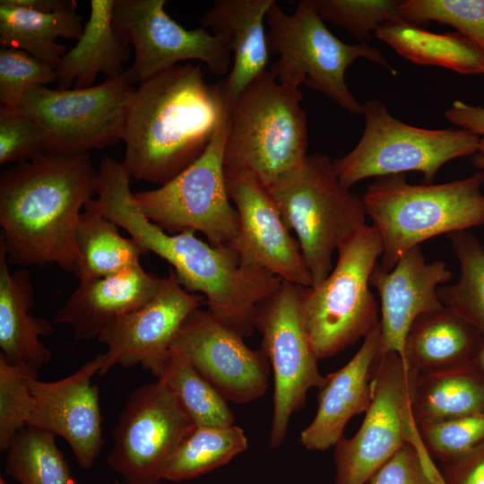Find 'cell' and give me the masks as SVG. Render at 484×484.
Returning a JSON list of instances; mask_svg holds the SVG:
<instances>
[{"mask_svg":"<svg viewBox=\"0 0 484 484\" xmlns=\"http://www.w3.org/2000/svg\"><path fill=\"white\" fill-rule=\"evenodd\" d=\"M171 348L183 352L227 402L246 404L268 388L271 366L264 350L249 348L238 332L208 309L187 316Z\"/></svg>","mask_w":484,"mask_h":484,"instance_id":"2e32d148","label":"cell"},{"mask_svg":"<svg viewBox=\"0 0 484 484\" xmlns=\"http://www.w3.org/2000/svg\"><path fill=\"white\" fill-rule=\"evenodd\" d=\"M226 185L239 218L238 233L230 246L242 264L283 281L311 287L312 278L298 243L268 188L249 173L227 170Z\"/></svg>","mask_w":484,"mask_h":484,"instance_id":"e0dca14e","label":"cell"},{"mask_svg":"<svg viewBox=\"0 0 484 484\" xmlns=\"http://www.w3.org/2000/svg\"><path fill=\"white\" fill-rule=\"evenodd\" d=\"M248 446L242 428L194 425L169 460L162 480L182 481L228 464Z\"/></svg>","mask_w":484,"mask_h":484,"instance_id":"4dcf8cb0","label":"cell"},{"mask_svg":"<svg viewBox=\"0 0 484 484\" xmlns=\"http://www.w3.org/2000/svg\"><path fill=\"white\" fill-rule=\"evenodd\" d=\"M444 117L451 124L478 135L480 142L477 153L484 155V107L457 99L444 112Z\"/></svg>","mask_w":484,"mask_h":484,"instance_id":"7bdbcfd3","label":"cell"},{"mask_svg":"<svg viewBox=\"0 0 484 484\" xmlns=\"http://www.w3.org/2000/svg\"><path fill=\"white\" fill-rule=\"evenodd\" d=\"M0 246V349L7 362L39 371L51 359V351L39 340L52 336L51 323L30 314L34 289L30 272L11 271Z\"/></svg>","mask_w":484,"mask_h":484,"instance_id":"cb8c5ba5","label":"cell"},{"mask_svg":"<svg viewBox=\"0 0 484 484\" xmlns=\"http://www.w3.org/2000/svg\"><path fill=\"white\" fill-rule=\"evenodd\" d=\"M484 171L441 184L413 185L405 174L376 177L361 199L379 233V265L393 268L409 249L443 234L484 225Z\"/></svg>","mask_w":484,"mask_h":484,"instance_id":"3957f363","label":"cell"},{"mask_svg":"<svg viewBox=\"0 0 484 484\" xmlns=\"http://www.w3.org/2000/svg\"><path fill=\"white\" fill-rule=\"evenodd\" d=\"M203 302V296L186 290L169 270L155 297L99 336L107 346L99 375L116 365H140L157 376L183 323Z\"/></svg>","mask_w":484,"mask_h":484,"instance_id":"ac0fdd59","label":"cell"},{"mask_svg":"<svg viewBox=\"0 0 484 484\" xmlns=\"http://www.w3.org/2000/svg\"><path fill=\"white\" fill-rule=\"evenodd\" d=\"M452 276L444 261L427 262L419 246L406 251L390 271L375 266L370 286L381 304L379 353L393 351L402 358L411 324L419 315L444 307L437 290Z\"/></svg>","mask_w":484,"mask_h":484,"instance_id":"ffe728a7","label":"cell"},{"mask_svg":"<svg viewBox=\"0 0 484 484\" xmlns=\"http://www.w3.org/2000/svg\"><path fill=\"white\" fill-rule=\"evenodd\" d=\"M229 108L223 80L209 86L200 64L142 82L126 108L122 163L136 179L166 184L203 153Z\"/></svg>","mask_w":484,"mask_h":484,"instance_id":"7a4b0ae2","label":"cell"},{"mask_svg":"<svg viewBox=\"0 0 484 484\" xmlns=\"http://www.w3.org/2000/svg\"><path fill=\"white\" fill-rule=\"evenodd\" d=\"M383 253L373 225L365 224L337 248V263L315 287L303 288L301 315L318 360L365 338L380 322L370 276Z\"/></svg>","mask_w":484,"mask_h":484,"instance_id":"5b68a950","label":"cell"},{"mask_svg":"<svg viewBox=\"0 0 484 484\" xmlns=\"http://www.w3.org/2000/svg\"><path fill=\"white\" fill-rule=\"evenodd\" d=\"M365 128L357 145L333 161L341 182L350 188L369 177L417 171L431 184L448 161L478 152L480 137L465 128L427 129L405 124L378 99L363 103Z\"/></svg>","mask_w":484,"mask_h":484,"instance_id":"ba28073f","label":"cell"},{"mask_svg":"<svg viewBox=\"0 0 484 484\" xmlns=\"http://www.w3.org/2000/svg\"><path fill=\"white\" fill-rule=\"evenodd\" d=\"M418 428L433 461L446 462L484 442V411L419 426Z\"/></svg>","mask_w":484,"mask_h":484,"instance_id":"74e56055","label":"cell"},{"mask_svg":"<svg viewBox=\"0 0 484 484\" xmlns=\"http://www.w3.org/2000/svg\"><path fill=\"white\" fill-rule=\"evenodd\" d=\"M399 15L416 25L437 22L452 26L484 54V0H405Z\"/></svg>","mask_w":484,"mask_h":484,"instance_id":"e575fe53","label":"cell"},{"mask_svg":"<svg viewBox=\"0 0 484 484\" xmlns=\"http://www.w3.org/2000/svg\"><path fill=\"white\" fill-rule=\"evenodd\" d=\"M83 29L75 10L47 13L0 1L1 47L23 50L55 68L68 51L56 39L78 40Z\"/></svg>","mask_w":484,"mask_h":484,"instance_id":"f1b7e54d","label":"cell"},{"mask_svg":"<svg viewBox=\"0 0 484 484\" xmlns=\"http://www.w3.org/2000/svg\"><path fill=\"white\" fill-rule=\"evenodd\" d=\"M417 426L484 411V376L472 362L418 374L411 397Z\"/></svg>","mask_w":484,"mask_h":484,"instance_id":"4316f807","label":"cell"},{"mask_svg":"<svg viewBox=\"0 0 484 484\" xmlns=\"http://www.w3.org/2000/svg\"><path fill=\"white\" fill-rule=\"evenodd\" d=\"M303 288L282 281L257 306L255 314V328L262 335L261 349L273 374L272 448L284 442L290 420L305 406L308 391L324 381L302 320Z\"/></svg>","mask_w":484,"mask_h":484,"instance_id":"8fae6325","label":"cell"},{"mask_svg":"<svg viewBox=\"0 0 484 484\" xmlns=\"http://www.w3.org/2000/svg\"><path fill=\"white\" fill-rule=\"evenodd\" d=\"M8 4L40 13L76 10L74 0H5Z\"/></svg>","mask_w":484,"mask_h":484,"instance_id":"ee69618b","label":"cell"},{"mask_svg":"<svg viewBox=\"0 0 484 484\" xmlns=\"http://www.w3.org/2000/svg\"><path fill=\"white\" fill-rule=\"evenodd\" d=\"M418 374L397 352L378 353L362 424L352 437L334 445V484H366L402 446L421 441L411 411Z\"/></svg>","mask_w":484,"mask_h":484,"instance_id":"30bf717a","label":"cell"},{"mask_svg":"<svg viewBox=\"0 0 484 484\" xmlns=\"http://www.w3.org/2000/svg\"><path fill=\"white\" fill-rule=\"evenodd\" d=\"M97 171L87 153L45 152L0 176V246L10 265L56 264L75 274V231Z\"/></svg>","mask_w":484,"mask_h":484,"instance_id":"6da1fadb","label":"cell"},{"mask_svg":"<svg viewBox=\"0 0 484 484\" xmlns=\"http://www.w3.org/2000/svg\"><path fill=\"white\" fill-rule=\"evenodd\" d=\"M318 15L324 21L343 28L369 45L371 33L384 23L402 20L398 0H313Z\"/></svg>","mask_w":484,"mask_h":484,"instance_id":"d590c367","label":"cell"},{"mask_svg":"<svg viewBox=\"0 0 484 484\" xmlns=\"http://www.w3.org/2000/svg\"><path fill=\"white\" fill-rule=\"evenodd\" d=\"M230 108L203 153L158 188L133 193L143 214L169 234L203 233L213 246H231L239 218L229 197L224 150Z\"/></svg>","mask_w":484,"mask_h":484,"instance_id":"9c48e42d","label":"cell"},{"mask_svg":"<svg viewBox=\"0 0 484 484\" xmlns=\"http://www.w3.org/2000/svg\"><path fill=\"white\" fill-rule=\"evenodd\" d=\"M302 98L268 69L249 82L230 106L225 170L249 173L269 188L298 169L307 155Z\"/></svg>","mask_w":484,"mask_h":484,"instance_id":"277c9868","label":"cell"},{"mask_svg":"<svg viewBox=\"0 0 484 484\" xmlns=\"http://www.w3.org/2000/svg\"><path fill=\"white\" fill-rule=\"evenodd\" d=\"M0 484H8L2 476L0 477Z\"/></svg>","mask_w":484,"mask_h":484,"instance_id":"7dc6e473","label":"cell"},{"mask_svg":"<svg viewBox=\"0 0 484 484\" xmlns=\"http://www.w3.org/2000/svg\"><path fill=\"white\" fill-rule=\"evenodd\" d=\"M460 276L437 290L442 305L471 324L484 338V244L468 231L448 235Z\"/></svg>","mask_w":484,"mask_h":484,"instance_id":"836d02e7","label":"cell"},{"mask_svg":"<svg viewBox=\"0 0 484 484\" xmlns=\"http://www.w3.org/2000/svg\"><path fill=\"white\" fill-rule=\"evenodd\" d=\"M45 129L18 107L0 108V164L21 163L48 151Z\"/></svg>","mask_w":484,"mask_h":484,"instance_id":"ab89813d","label":"cell"},{"mask_svg":"<svg viewBox=\"0 0 484 484\" xmlns=\"http://www.w3.org/2000/svg\"><path fill=\"white\" fill-rule=\"evenodd\" d=\"M274 0H217L201 19L202 28L220 37L234 53L232 69L223 80L229 105L269 63L266 14Z\"/></svg>","mask_w":484,"mask_h":484,"instance_id":"603a6c76","label":"cell"},{"mask_svg":"<svg viewBox=\"0 0 484 484\" xmlns=\"http://www.w3.org/2000/svg\"><path fill=\"white\" fill-rule=\"evenodd\" d=\"M471 362L484 376V338L480 337L473 352Z\"/></svg>","mask_w":484,"mask_h":484,"instance_id":"f6af8a7d","label":"cell"},{"mask_svg":"<svg viewBox=\"0 0 484 484\" xmlns=\"http://www.w3.org/2000/svg\"><path fill=\"white\" fill-rule=\"evenodd\" d=\"M115 0H91L90 15L75 46L62 57L57 72L58 89L93 86L99 73L117 76L130 55V45L117 34L112 22Z\"/></svg>","mask_w":484,"mask_h":484,"instance_id":"d4e9b609","label":"cell"},{"mask_svg":"<svg viewBox=\"0 0 484 484\" xmlns=\"http://www.w3.org/2000/svg\"><path fill=\"white\" fill-rule=\"evenodd\" d=\"M265 22L269 52L278 56L269 70L277 80L290 88L305 84L323 92L351 114L363 113V104L345 82L346 70L354 61L366 58L396 74L377 48L361 43L347 44L335 37L318 15L313 0L298 1L291 14L275 2Z\"/></svg>","mask_w":484,"mask_h":484,"instance_id":"8992f818","label":"cell"},{"mask_svg":"<svg viewBox=\"0 0 484 484\" xmlns=\"http://www.w3.org/2000/svg\"><path fill=\"white\" fill-rule=\"evenodd\" d=\"M380 323V322H379ZM380 324L367 335L359 350L340 369L324 376L318 388L317 410L300 433V444L310 451H324L343 438L346 425L366 412L372 399V373L380 350Z\"/></svg>","mask_w":484,"mask_h":484,"instance_id":"7402d4cb","label":"cell"},{"mask_svg":"<svg viewBox=\"0 0 484 484\" xmlns=\"http://www.w3.org/2000/svg\"><path fill=\"white\" fill-rule=\"evenodd\" d=\"M37 370L13 365L0 355V452L5 453L28 422L32 408L30 379Z\"/></svg>","mask_w":484,"mask_h":484,"instance_id":"8d00e7d4","label":"cell"},{"mask_svg":"<svg viewBox=\"0 0 484 484\" xmlns=\"http://www.w3.org/2000/svg\"><path fill=\"white\" fill-rule=\"evenodd\" d=\"M471 164L479 169H484V155L480 153H475L471 156Z\"/></svg>","mask_w":484,"mask_h":484,"instance_id":"bcb514c9","label":"cell"},{"mask_svg":"<svg viewBox=\"0 0 484 484\" xmlns=\"http://www.w3.org/2000/svg\"><path fill=\"white\" fill-rule=\"evenodd\" d=\"M437 468L443 484H484V442Z\"/></svg>","mask_w":484,"mask_h":484,"instance_id":"b9f144b4","label":"cell"},{"mask_svg":"<svg viewBox=\"0 0 484 484\" xmlns=\"http://www.w3.org/2000/svg\"><path fill=\"white\" fill-rule=\"evenodd\" d=\"M165 0H115L112 22L119 38L132 45L134 61L125 70L131 83L144 82L182 61L198 60L219 75L230 66L223 39L203 28L186 30L165 12Z\"/></svg>","mask_w":484,"mask_h":484,"instance_id":"5bb4252c","label":"cell"},{"mask_svg":"<svg viewBox=\"0 0 484 484\" xmlns=\"http://www.w3.org/2000/svg\"><path fill=\"white\" fill-rule=\"evenodd\" d=\"M480 337L471 324L443 307L413 322L402 359L419 374L459 367L471 362Z\"/></svg>","mask_w":484,"mask_h":484,"instance_id":"484cf974","label":"cell"},{"mask_svg":"<svg viewBox=\"0 0 484 484\" xmlns=\"http://www.w3.org/2000/svg\"><path fill=\"white\" fill-rule=\"evenodd\" d=\"M118 228L101 212L96 199L84 205L75 231L81 266L74 276L79 281L113 275L140 264L146 253L133 238L123 237Z\"/></svg>","mask_w":484,"mask_h":484,"instance_id":"f546056e","label":"cell"},{"mask_svg":"<svg viewBox=\"0 0 484 484\" xmlns=\"http://www.w3.org/2000/svg\"><path fill=\"white\" fill-rule=\"evenodd\" d=\"M375 36L405 59L462 74L484 75V54L459 32L436 33L402 20L381 25Z\"/></svg>","mask_w":484,"mask_h":484,"instance_id":"83f0119b","label":"cell"},{"mask_svg":"<svg viewBox=\"0 0 484 484\" xmlns=\"http://www.w3.org/2000/svg\"><path fill=\"white\" fill-rule=\"evenodd\" d=\"M156 377L171 390L195 425H234L235 415L228 402L180 350L170 349Z\"/></svg>","mask_w":484,"mask_h":484,"instance_id":"1f68e13d","label":"cell"},{"mask_svg":"<svg viewBox=\"0 0 484 484\" xmlns=\"http://www.w3.org/2000/svg\"><path fill=\"white\" fill-rule=\"evenodd\" d=\"M194 425L164 382L143 385L131 393L117 417L108 464L128 484H159Z\"/></svg>","mask_w":484,"mask_h":484,"instance_id":"4fadbf2b","label":"cell"},{"mask_svg":"<svg viewBox=\"0 0 484 484\" xmlns=\"http://www.w3.org/2000/svg\"><path fill=\"white\" fill-rule=\"evenodd\" d=\"M366 484H443V481L421 440L402 446Z\"/></svg>","mask_w":484,"mask_h":484,"instance_id":"60d3db41","label":"cell"},{"mask_svg":"<svg viewBox=\"0 0 484 484\" xmlns=\"http://www.w3.org/2000/svg\"><path fill=\"white\" fill-rule=\"evenodd\" d=\"M56 436L32 427L21 429L5 452L6 474L19 484H75Z\"/></svg>","mask_w":484,"mask_h":484,"instance_id":"d6a6232c","label":"cell"},{"mask_svg":"<svg viewBox=\"0 0 484 484\" xmlns=\"http://www.w3.org/2000/svg\"><path fill=\"white\" fill-rule=\"evenodd\" d=\"M125 71L84 89L30 90L18 108L47 132V152L85 154L122 140L126 108L134 91Z\"/></svg>","mask_w":484,"mask_h":484,"instance_id":"7c38bea8","label":"cell"},{"mask_svg":"<svg viewBox=\"0 0 484 484\" xmlns=\"http://www.w3.org/2000/svg\"><path fill=\"white\" fill-rule=\"evenodd\" d=\"M57 81L56 68L39 60L27 52L0 48L1 105L17 108L32 89Z\"/></svg>","mask_w":484,"mask_h":484,"instance_id":"f35d334b","label":"cell"},{"mask_svg":"<svg viewBox=\"0 0 484 484\" xmlns=\"http://www.w3.org/2000/svg\"><path fill=\"white\" fill-rule=\"evenodd\" d=\"M164 277L146 272L141 264L107 277L80 281L56 312L54 324H68L74 340L98 339L117 320L149 302Z\"/></svg>","mask_w":484,"mask_h":484,"instance_id":"44dd1931","label":"cell"},{"mask_svg":"<svg viewBox=\"0 0 484 484\" xmlns=\"http://www.w3.org/2000/svg\"><path fill=\"white\" fill-rule=\"evenodd\" d=\"M103 353L97 354L71 375L52 382L30 379L32 408L27 427L63 437L83 469H90L104 445L99 387Z\"/></svg>","mask_w":484,"mask_h":484,"instance_id":"d6986e66","label":"cell"},{"mask_svg":"<svg viewBox=\"0 0 484 484\" xmlns=\"http://www.w3.org/2000/svg\"><path fill=\"white\" fill-rule=\"evenodd\" d=\"M295 232L315 287L333 270V255L366 223L363 201L337 177L326 154H307L302 165L268 188Z\"/></svg>","mask_w":484,"mask_h":484,"instance_id":"52a82bcc","label":"cell"},{"mask_svg":"<svg viewBox=\"0 0 484 484\" xmlns=\"http://www.w3.org/2000/svg\"><path fill=\"white\" fill-rule=\"evenodd\" d=\"M172 271L186 290L203 294L208 310L244 338L255 329L257 306L283 281L242 264L232 246H213L194 233Z\"/></svg>","mask_w":484,"mask_h":484,"instance_id":"9a60e30c","label":"cell"}]
</instances>
